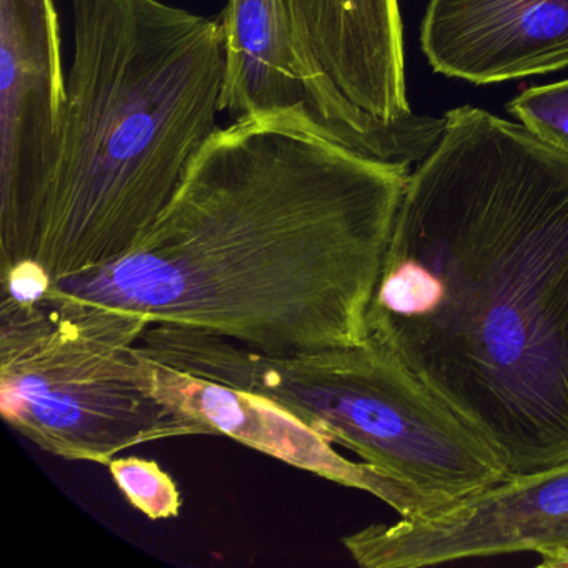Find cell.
Here are the masks:
<instances>
[{"instance_id":"3","label":"cell","mask_w":568,"mask_h":568,"mask_svg":"<svg viewBox=\"0 0 568 568\" xmlns=\"http://www.w3.org/2000/svg\"><path fill=\"white\" fill-rule=\"evenodd\" d=\"M72 42L58 159L18 258L52 282L141 241L217 131L224 91L221 22L162 0H74Z\"/></svg>"},{"instance_id":"11","label":"cell","mask_w":568,"mask_h":568,"mask_svg":"<svg viewBox=\"0 0 568 568\" xmlns=\"http://www.w3.org/2000/svg\"><path fill=\"white\" fill-rule=\"evenodd\" d=\"M325 74L362 111L410 114L398 0H287Z\"/></svg>"},{"instance_id":"13","label":"cell","mask_w":568,"mask_h":568,"mask_svg":"<svg viewBox=\"0 0 568 568\" xmlns=\"http://www.w3.org/2000/svg\"><path fill=\"white\" fill-rule=\"evenodd\" d=\"M508 111L545 144L568 155V79L521 92Z\"/></svg>"},{"instance_id":"7","label":"cell","mask_w":568,"mask_h":568,"mask_svg":"<svg viewBox=\"0 0 568 568\" xmlns=\"http://www.w3.org/2000/svg\"><path fill=\"white\" fill-rule=\"evenodd\" d=\"M54 0H0V262L18 261L61 142L68 69Z\"/></svg>"},{"instance_id":"2","label":"cell","mask_w":568,"mask_h":568,"mask_svg":"<svg viewBox=\"0 0 568 568\" xmlns=\"http://www.w3.org/2000/svg\"><path fill=\"white\" fill-rule=\"evenodd\" d=\"M410 172L287 125L232 121L131 251L48 294L275 358L362 344Z\"/></svg>"},{"instance_id":"8","label":"cell","mask_w":568,"mask_h":568,"mask_svg":"<svg viewBox=\"0 0 568 568\" xmlns=\"http://www.w3.org/2000/svg\"><path fill=\"white\" fill-rule=\"evenodd\" d=\"M342 544L365 568H417L517 551L568 550V464L505 478L428 520L371 525Z\"/></svg>"},{"instance_id":"1","label":"cell","mask_w":568,"mask_h":568,"mask_svg":"<svg viewBox=\"0 0 568 568\" xmlns=\"http://www.w3.org/2000/svg\"><path fill=\"white\" fill-rule=\"evenodd\" d=\"M410 172L367 332L497 454L568 464V155L448 111Z\"/></svg>"},{"instance_id":"12","label":"cell","mask_w":568,"mask_h":568,"mask_svg":"<svg viewBox=\"0 0 568 568\" xmlns=\"http://www.w3.org/2000/svg\"><path fill=\"white\" fill-rule=\"evenodd\" d=\"M109 470L124 497L151 520L178 517L182 507L181 491L174 478L154 460L141 457H115Z\"/></svg>"},{"instance_id":"9","label":"cell","mask_w":568,"mask_h":568,"mask_svg":"<svg viewBox=\"0 0 568 568\" xmlns=\"http://www.w3.org/2000/svg\"><path fill=\"white\" fill-rule=\"evenodd\" d=\"M154 362L162 397L199 425L202 435L234 438L292 467L367 491L407 520H428L450 507L367 462L348 460L331 438L272 398Z\"/></svg>"},{"instance_id":"14","label":"cell","mask_w":568,"mask_h":568,"mask_svg":"<svg viewBox=\"0 0 568 568\" xmlns=\"http://www.w3.org/2000/svg\"><path fill=\"white\" fill-rule=\"evenodd\" d=\"M538 567L568 568V550L544 551L540 554Z\"/></svg>"},{"instance_id":"5","label":"cell","mask_w":568,"mask_h":568,"mask_svg":"<svg viewBox=\"0 0 568 568\" xmlns=\"http://www.w3.org/2000/svg\"><path fill=\"white\" fill-rule=\"evenodd\" d=\"M134 312L45 295L0 301V412L65 460L109 465L128 448L202 435L162 397Z\"/></svg>"},{"instance_id":"6","label":"cell","mask_w":568,"mask_h":568,"mask_svg":"<svg viewBox=\"0 0 568 568\" xmlns=\"http://www.w3.org/2000/svg\"><path fill=\"white\" fill-rule=\"evenodd\" d=\"M219 22L225 64L221 112L232 121L287 125L410 168L444 134L445 118L410 112L384 121L348 101L318 64L287 0H227Z\"/></svg>"},{"instance_id":"10","label":"cell","mask_w":568,"mask_h":568,"mask_svg":"<svg viewBox=\"0 0 568 568\" xmlns=\"http://www.w3.org/2000/svg\"><path fill=\"white\" fill-rule=\"evenodd\" d=\"M435 72L497 84L568 68V0H430L420 34Z\"/></svg>"},{"instance_id":"4","label":"cell","mask_w":568,"mask_h":568,"mask_svg":"<svg viewBox=\"0 0 568 568\" xmlns=\"http://www.w3.org/2000/svg\"><path fill=\"white\" fill-rule=\"evenodd\" d=\"M139 345L169 367L272 398L334 444L444 504L508 478L497 454L371 338L275 358L207 332L151 324Z\"/></svg>"}]
</instances>
